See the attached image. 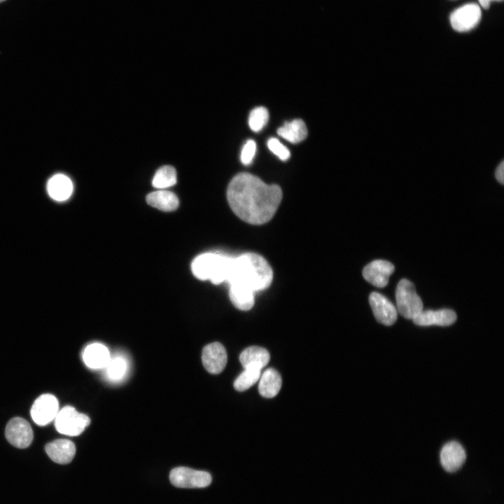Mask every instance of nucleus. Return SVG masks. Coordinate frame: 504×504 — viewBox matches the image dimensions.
Masks as SVG:
<instances>
[{"label": "nucleus", "instance_id": "f257e3e1", "mask_svg": "<svg viewBox=\"0 0 504 504\" xmlns=\"http://www.w3.org/2000/svg\"><path fill=\"white\" fill-rule=\"evenodd\" d=\"M227 199L232 211L241 220L253 225L270 220L282 199L277 185H268L249 173H239L230 182Z\"/></svg>", "mask_w": 504, "mask_h": 504}, {"label": "nucleus", "instance_id": "f03ea898", "mask_svg": "<svg viewBox=\"0 0 504 504\" xmlns=\"http://www.w3.org/2000/svg\"><path fill=\"white\" fill-rule=\"evenodd\" d=\"M273 272L267 261L254 253H246L233 258L227 283L232 303L241 311L251 309L254 304V293L270 286Z\"/></svg>", "mask_w": 504, "mask_h": 504}, {"label": "nucleus", "instance_id": "7ed1b4c3", "mask_svg": "<svg viewBox=\"0 0 504 504\" xmlns=\"http://www.w3.org/2000/svg\"><path fill=\"white\" fill-rule=\"evenodd\" d=\"M232 257L216 253H205L197 256L191 264L193 274L200 280H209L214 284L227 281Z\"/></svg>", "mask_w": 504, "mask_h": 504}, {"label": "nucleus", "instance_id": "20e7f679", "mask_svg": "<svg viewBox=\"0 0 504 504\" xmlns=\"http://www.w3.org/2000/svg\"><path fill=\"white\" fill-rule=\"evenodd\" d=\"M396 299L398 312L407 319H413L423 310V302L414 285L406 279L398 282Z\"/></svg>", "mask_w": 504, "mask_h": 504}, {"label": "nucleus", "instance_id": "39448f33", "mask_svg": "<svg viewBox=\"0 0 504 504\" xmlns=\"http://www.w3.org/2000/svg\"><path fill=\"white\" fill-rule=\"evenodd\" d=\"M54 420L57 430L69 436L80 435L90 424V419L87 415L78 412L71 406H65L59 410Z\"/></svg>", "mask_w": 504, "mask_h": 504}, {"label": "nucleus", "instance_id": "423d86ee", "mask_svg": "<svg viewBox=\"0 0 504 504\" xmlns=\"http://www.w3.org/2000/svg\"><path fill=\"white\" fill-rule=\"evenodd\" d=\"M171 483L180 488H202L211 482V475L205 471L187 467L175 468L170 472Z\"/></svg>", "mask_w": 504, "mask_h": 504}, {"label": "nucleus", "instance_id": "0eeeda50", "mask_svg": "<svg viewBox=\"0 0 504 504\" xmlns=\"http://www.w3.org/2000/svg\"><path fill=\"white\" fill-rule=\"evenodd\" d=\"M59 412V403L56 397L50 393L40 396L33 403L31 416L38 426H45L55 419Z\"/></svg>", "mask_w": 504, "mask_h": 504}, {"label": "nucleus", "instance_id": "6e6552de", "mask_svg": "<svg viewBox=\"0 0 504 504\" xmlns=\"http://www.w3.org/2000/svg\"><path fill=\"white\" fill-rule=\"evenodd\" d=\"M480 7L476 4H468L456 9L450 15L453 29L457 31H467L474 28L481 18Z\"/></svg>", "mask_w": 504, "mask_h": 504}, {"label": "nucleus", "instance_id": "1a4fd4ad", "mask_svg": "<svg viewBox=\"0 0 504 504\" xmlns=\"http://www.w3.org/2000/svg\"><path fill=\"white\" fill-rule=\"evenodd\" d=\"M5 434L8 441L18 448L29 447L33 440V431L30 424L20 417L13 418L8 421Z\"/></svg>", "mask_w": 504, "mask_h": 504}, {"label": "nucleus", "instance_id": "9d476101", "mask_svg": "<svg viewBox=\"0 0 504 504\" xmlns=\"http://www.w3.org/2000/svg\"><path fill=\"white\" fill-rule=\"evenodd\" d=\"M202 360L207 372L214 374H219L227 364L226 350L219 342L209 344L202 350Z\"/></svg>", "mask_w": 504, "mask_h": 504}, {"label": "nucleus", "instance_id": "9b49d317", "mask_svg": "<svg viewBox=\"0 0 504 504\" xmlns=\"http://www.w3.org/2000/svg\"><path fill=\"white\" fill-rule=\"evenodd\" d=\"M369 302L376 320L385 326H391L397 320V309L392 302L383 295L372 292Z\"/></svg>", "mask_w": 504, "mask_h": 504}, {"label": "nucleus", "instance_id": "f8f14e48", "mask_svg": "<svg viewBox=\"0 0 504 504\" xmlns=\"http://www.w3.org/2000/svg\"><path fill=\"white\" fill-rule=\"evenodd\" d=\"M394 270L391 262L384 260H375L364 267L363 276L372 285L383 288L388 284L389 276Z\"/></svg>", "mask_w": 504, "mask_h": 504}, {"label": "nucleus", "instance_id": "ddd939ff", "mask_svg": "<svg viewBox=\"0 0 504 504\" xmlns=\"http://www.w3.org/2000/svg\"><path fill=\"white\" fill-rule=\"evenodd\" d=\"M440 458L442 468L447 472H454L463 465L466 454L461 444L456 441H451L442 447Z\"/></svg>", "mask_w": 504, "mask_h": 504}, {"label": "nucleus", "instance_id": "4468645a", "mask_svg": "<svg viewBox=\"0 0 504 504\" xmlns=\"http://www.w3.org/2000/svg\"><path fill=\"white\" fill-rule=\"evenodd\" d=\"M456 313L449 309H442L436 311L422 310L412 320L420 326H430L433 325L448 326L453 324L456 320Z\"/></svg>", "mask_w": 504, "mask_h": 504}, {"label": "nucleus", "instance_id": "2eb2a0df", "mask_svg": "<svg viewBox=\"0 0 504 504\" xmlns=\"http://www.w3.org/2000/svg\"><path fill=\"white\" fill-rule=\"evenodd\" d=\"M45 449L50 459L60 464L70 463L76 453L74 443L66 439L52 441L46 444Z\"/></svg>", "mask_w": 504, "mask_h": 504}, {"label": "nucleus", "instance_id": "dca6fc26", "mask_svg": "<svg viewBox=\"0 0 504 504\" xmlns=\"http://www.w3.org/2000/svg\"><path fill=\"white\" fill-rule=\"evenodd\" d=\"M111 358L108 348L100 343H92L85 347L83 353L85 364L94 370L104 369Z\"/></svg>", "mask_w": 504, "mask_h": 504}, {"label": "nucleus", "instance_id": "f3484780", "mask_svg": "<svg viewBox=\"0 0 504 504\" xmlns=\"http://www.w3.org/2000/svg\"><path fill=\"white\" fill-rule=\"evenodd\" d=\"M50 197L58 202L65 201L73 192V183L66 175L58 174L51 177L47 184Z\"/></svg>", "mask_w": 504, "mask_h": 504}, {"label": "nucleus", "instance_id": "a211bd4d", "mask_svg": "<svg viewBox=\"0 0 504 504\" xmlns=\"http://www.w3.org/2000/svg\"><path fill=\"white\" fill-rule=\"evenodd\" d=\"M270 356L264 348L252 346L245 349L239 356V360L244 368L262 370L269 363Z\"/></svg>", "mask_w": 504, "mask_h": 504}, {"label": "nucleus", "instance_id": "6ab92c4d", "mask_svg": "<svg viewBox=\"0 0 504 504\" xmlns=\"http://www.w3.org/2000/svg\"><path fill=\"white\" fill-rule=\"evenodd\" d=\"M258 391L265 398H270L276 396L281 387V377L279 373L273 368L267 369L259 379Z\"/></svg>", "mask_w": 504, "mask_h": 504}, {"label": "nucleus", "instance_id": "aec40b11", "mask_svg": "<svg viewBox=\"0 0 504 504\" xmlns=\"http://www.w3.org/2000/svg\"><path fill=\"white\" fill-rule=\"evenodd\" d=\"M147 203L163 211H172L178 206V199L170 191L159 190L149 193L146 197Z\"/></svg>", "mask_w": 504, "mask_h": 504}, {"label": "nucleus", "instance_id": "412c9836", "mask_svg": "<svg viewBox=\"0 0 504 504\" xmlns=\"http://www.w3.org/2000/svg\"><path fill=\"white\" fill-rule=\"evenodd\" d=\"M278 134L288 141L297 144L303 141L307 136L305 123L301 119H295L286 122L277 130Z\"/></svg>", "mask_w": 504, "mask_h": 504}, {"label": "nucleus", "instance_id": "4be33fe9", "mask_svg": "<svg viewBox=\"0 0 504 504\" xmlns=\"http://www.w3.org/2000/svg\"><path fill=\"white\" fill-rule=\"evenodd\" d=\"M106 377L111 382H119L123 379L128 370L127 360L122 356L116 355L111 358L104 368Z\"/></svg>", "mask_w": 504, "mask_h": 504}, {"label": "nucleus", "instance_id": "5701e85b", "mask_svg": "<svg viewBox=\"0 0 504 504\" xmlns=\"http://www.w3.org/2000/svg\"><path fill=\"white\" fill-rule=\"evenodd\" d=\"M176 180V172L174 167L164 165L160 167L155 172L152 185L155 188L163 190L175 185Z\"/></svg>", "mask_w": 504, "mask_h": 504}, {"label": "nucleus", "instance_id": "b1692460", "mask_svg": "<svg viewBox=\"0 0 504 504\" xmlns=\"http://www.w3.org/2000/svg\"><path fill=\"white\" fill-rule=\"evenodd\" d=\"M261 370L244 368V371L234 382V388L237 391H244L254 385L260 379Z\"/></svg>", "mask_w": 504, "mask_h": 504}, {"label": "nucleus", "instance_id": "393cba45", "mask_svg": "<svg viewBox=\"0 0 504 504\" xmlns=\"http://www.w3.org/2000/svg\"><path fill=\"white\" fill-rule=\"evenodd\" d=\"M268 119L269 113L266 108L263 106L255 108L249 115V127L253 132H259L267 124Z\"/></svg>", "mask_w": 504, "mask_h": 504}, {"label": "nucleus", "instance_id": "a878e982", "mask_svg": "<svg viewBox=\"0 0 504 504\" xmlns=\"http://www.w3.org/2000/svg\"><path fill=\"white\" fill-rule=\"evenodd\" d=\"M267 146L283 161L287 160L290 156L289 150L276 138H270L267 141Z\"/></svg>", "mask_w": 504, "mask_h": 504}, {"label": "nucleus", "instance_id": "bb28decb", "mask_svg": "<svg viewBox=\"0 0 504 504\" xmlns=\"http://www.w3.org/2000/svg\"><path fill=\"white\" fill-rule=\"evenodd\" d=\"M256 144L252 140L249 139L244 144L241 153V161L245 164L248 165L251 163L255 154Z\"/></svg>", "mask_w": 504, "mask_h": 504}, {"label": "nucleus", "instance_id": "cd10ccee", "mask_svg": "<svg viewBox=\"0 0 504 504\" xmlns=\"http://www.w3.org/2000/svg\"><path fill=\"white\" fill-rule=\"evenodd\" d=\"M503 162L502 161L500 164L498 166L496 172H495V176L498 182H500L501 184H503L504 177H503Z\"/></svg>", "mask_w": 504, "mask_h": 504}, {"label": "nucleus", "instance_id": "c85d7f7f", "mask_svg": "<svg viewBox=\"0 0 504 504\" xmlns=\"http://www.w3.org/2000/svg\"><path fill=\"white\" fill-rule=\"evenodd\" d=\"M482 8L486 9L489 8L490 2L491 1H502V0H478Z\"/></svg>", "mask_w": 504, "mask_h": 504}, {"label": "nucleus", "instance_id": "c756f323", "mask_svg": "<svg viewBox=\"0 0 504 504\" xmlns=\"http://www.w3.org/2000/svg\"><path fill=\"white\" fill-rule=\"evenodd\" d=\"M6 1V0H0V3H1V2H3V1Z\"/></svg>", "mask_w": 504, "mask_h": 504}]
</instances>
